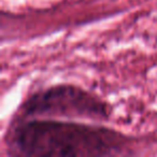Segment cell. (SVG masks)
<instances>
[{
  "instance_id": "1",
  "label": "cell",
  "mask_w": 157,
  "mask_h": 157,
  "mask_svg": "<svg viewBox=\"0 0 157 157\" xmlns=\"http://www.w3.org/2000/svg\"><path fill=\"white\" fill-rule=\"evenodd\" d=\"M126 142L105 127L37 117L21 122L11 133V145L25 156H110L120 154Z\"/></svg>"
},
{
  "instance_id": "2",
  "label": "cell",
  "mask_w": 157,
  "mask_h": 157,
  "mask_svg": "<svg viewBox=\"0 0 157 157\" xmlns=\"http://www.w3.org/2000/svg\"><path fill=\"white\" fill-rule=\"evenodd\" d=\"M23 117H63L103 121L109 118L108 105L78 86L60 84L33 94L22 105Z\"/></svg>"
}]
</instances>
